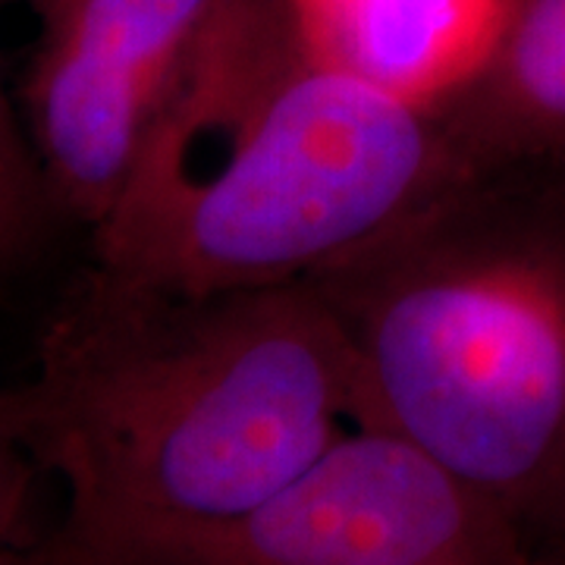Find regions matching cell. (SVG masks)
<instances>
[{
	"instance_id": "cell-1",
	"label": "cell",
	"mask_w": 565,
	"mask_h": 565,
	"mask_svg": "<svg viewBox=\"0 0 565 565\" xmlns=\"http://www.w3.org/2000/svg\"><path fill=\"white\" fill-rule=\"evenodd\" d=\"M13 405L66 493L47 565H163L359 427L349 345L311 280L185 292L98 262L47 315Z\"/></svg>"
},
{
	"instance_id": "cell-2",
	"label": "cell",
	"mask_w": 565,
	"mask_h": 565,
	"mask_svg": "<svg viewBox=\"0 0 565 565\" xmlns=\"http://www.w3.org/2000/svg\"><path fill=\"white\" fill-rule=\"evenodd\" d=\"M478 180L437 102L323 57L286 0H230L92 262L185 292L302 282Z\"/></svg>"
},
{
	"instance_id": "cell-3",
	"label": "cell",
	"mask_w": 565,
	"mask_h": 565,
	"mask_svg": "<svg viewBox=\"0 0 565 565\" xmlns=\"http://www.w3.org/2000/svg\"><path fill=\"white\" fill-rule=\"evenodd\" d=\"M478 180L311 282L349 345L355 424L565 550V211Z\"/></svg>"
},
{
	"instance_id": "cell-4",
	"label": "cell",
	"mask_w": 565,
	"mask_h": 565,
	"mask_svg": "<svg viewBox=\"0 0 565 565\" xmlns=\"http://www.w3.org/2000/svg\"><path fill=\"white\" fill-rule=\"evenodd\" d=\"M230 0H51L22 73V122L63 221L110 214Z\"/></svg>"
},
{
	"instance_id": "cell-5",
	"label": "cell",
	"mask_w": 565,
	"mask_h": 565,
	"mask_svg": "<svg viewBox=\"0 0 565 565\" xmlns=\"http://www.w3.org/2000/svg\"><path fill=\"white\" fill-rule=\"evenodd\" d=\"M515 541L522 527L422 449L349 427L267 503L163 565H408Z\"/></svg>"
},
{
	"instance_id": "cell-6",
	"label": "cell",
	"mask_w": 565,
	"mask_h": 565,
	"mask_svg": "<svg viewBox=\"0 0 565 565\" xmlns=\"http://www.w3.org/2000/svg\"><path fill=\"white\" fill-rule=\"evenodd\" d=\"M437 107L481 180L563 161L565 0H509L481 63Z\"/></svg>"
},
{
	"instance_id": "cell-7",
	"label": "cell",
	"mask_w": 565,
	"mask_h": 565,
	"mask_svg": "<svg viewBox=\"0 0 565 565\" xmlns=\"http://www.w3.org/2000/svg\"><path fill=\"white\" fill-rule=\"evenodd\" d=\"M323 57L437 102L493 44L509 0H286Z\"/></svg>"
},
{
	"instance_id": "cell-8",
	"label": "cell",
	"mask_w": 565,
	"mask_h": 565,
	"mask_svg": "<svg viewBox=\"0 0 565 565\" xmlns=\"http://www.w3.org/2000/svg\"><path fill=\"white\" fill-rule=\"evenodd\" d=\"M61 221L25 132L20 102L0 76V299L39 262Z\"/></svg>"
},
{
	"instance_id": "cell-9",
	"label": "cell",
	"mask_w": 565,
	"mask_h": 565,
	"mask_svg": "<svg viewBox=\"0 0 565 565\" xmlns=\"http://www.w3.org/2000/svg\"><path fill=\"white\" fill-rule=\"evenodd\" d=\"M39 462L22 440L13 390L0 386V550L41 546L32 519Z\"/></svg>"
},
{
	"instance_id": "cell-10",
	"label": "cell",
	"mask_w": 565,
	"mask_h": 565,
	"mask_svg": "<svg viewBox=\"0 0 565 565\" xmlns=\"http://www.w3.org/2000/svg\"><path fill=\"white\" fill-rule=\"evenodd\" d=\"M408 565H553V559L546 553H541L534 544L515 541V544L487 546V550H465V553L430 556V559Z\"/></svg>"
},
{
	"instance_id": "cell-11",
	"label": "cell",
	"mask_w": 565,
	"mask_h": 565,
	"mask_svg": "<svg viewBox=\"0 0 565 565\" xmlns=\"http://www.w3.org/2000/svg\"><path fill=\"white\" fill-rule=\"evenodd\" d=\"M0 565H47L41 546L29 550H0Z\"/></svg>"
},
{
	"instance_id": "cell-12",
	"label": "cell",
	"mask_w": 565,
	"mask_h": 565,
	"mask_svg": "<svg viewBox=\"0 0 565 565\" xmlns=\"http://www.w3.org/2000/svg\"><path fill=\"white\" fill-rule=\"evenodd\" d=\"M0 3H22V7H29L32 13H39V10H44L51 0H0Z\"/></svg>"
},
{
	"instance_id": "cell-13",
	"label": "cell",
	"mask_w": 565,
	"mask_h": 565,
	"mask_svg": "<svg viewBox=\"0 0 565 565\" xmlns=\"http://www.w3.org/2000/svg\"><path fill=\"white\" fill-rule=\"evenodd\" d=\"M550 559H553V565H565V550H559V553H553Z\"/></svg>"
}]
</instances>
